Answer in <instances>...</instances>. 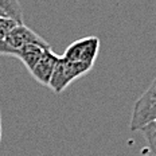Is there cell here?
Returning a JSON list of instances; mask_svg holds the SVG:
<instances>
[{
  "mask_svg": "<svg viewBox=\"0 0 156 156\" xmlns=\"http://www.w3.org/2000/svg\"><path fill=\"white\" fill-rule=\"evenodd\" d=\"M154 121H156V77L133 105L131 131H140L143 126Z\"/></svg>",
  "mask_w": 156,
  "mask_h": 156,
  "instance_id": "6da1fadb",
  "label": "cell"
},
{
  "mask_svg": "<svg viewBox=\"0 0 156 156\" xmlns=\"http://www.w3.org/2000/svg\"><path fill=\"white\" fill-rule=\"evenodd\" d=\"M90 70L92 69L85 66V65L69 62V61L63 59L62 57H59L57 65H55V69L53 71V76H51L48 87H50L54 93L59 94V93H62L73 81H76L77 78H80L82 76H85Z\"/></svg>",
  "mask_w": 156,
  "mask_h": 156,
  "instance_id": "7a4b0ae2",
  "label": "cell"
},
{
  "mask_svg": "<svg viewBox=\"0 0 156 156\" xmlns=\"http://www.w3.org/2000/svg\"><path fill=\"white\" fill-rule=\"evenodd\" d=\"M100 39L97 37H85L73 42L65 50L62 55L63 59L74 63H81L93 69L96 58L100 51Z\"/></svg>",
  "mask_w": 156,
  "mask_h": 156,
  "instance_id": "3957f363",
  "label": "cell"
},
{
  "mask_svg": "<svg viewBox=\"0 0 156 156\" xmlns=\"http://www.w3.org/2000/svg\"><path fill=\"white\" fill-rule=\"evenodd\" d=\"M5 42L15 50H19L20 47L26 46V44H41V46L50 47V44L47 43L42 37H39L35 31H32L30 27H27L24 23H19L16 27L12 30L4 39Z\"/></svg>",
  "mask_w": 156,
  "mask_h": 156,
  "instance_id": "277c9868",
  "label": "cell"
},
{
  "mask_svg": "<svg viewBox=\"0 0 156 156\" xmlns=\"http://www.w3.org/2000/svg\"><path fill=\"white\" fill-rule=\"evenodd\" d=\"M58 59H59V55H57L55 53L51 51V48H48V50L44 51V54L42 55V58L38 61V63L35 65L34 69H32L30 73L39 83H42V85H44V86H48Z\"/></svg>",
  "mask_w": 156,
  "mask_h": 156,
  "instance_id": "5b68a950",
  "label": "cell"
},
{
  "mask_svg": "<svg viewBox=\"0 0 156 156\" xmlns=\"http://www.w3.org/2000/svg\"><path fill=\"white\" fill-rule=\"evenodd\" d=\"M50 47L46 46H41V44H26V46L20 47L18 50L16 58L23 62V65L28 69V71H31L34 69V66L38 63V61L42 58V55L44 54V51L48 50Z\"/></svg>",
  "mask_w": 156,
  "mask_h": 156,
  "instance_id": "8992f818",
  "label": "cell"
},
{
  "mask_svg": "<svg viewBox=\"0 0 156 156\" xmlns=\"http://www.w3.org/2000/svg\"><path fill=\"white\" fill-rule=\"evenodd\" d=\"M0 8L5 12L9 18L18 20L19 23H24L23 19V9L19 3V0H0Z\"/></svg>",
  "mask_w": 156,
  "mask_h": 156,
  "instance_id": "52a82bcc",
  "label": "cell"
},
{
  "mask_svg": "<svg viewBox=\"0 0 156 156\" xmlns=\"http://www.w3.org/2000/svg\"><path fill=\"white\" fill-rule=\"evenodd\" d=\"M140 132L143 133L145 140H147L151 152L154 154V156H156V121L149 122L145 126H143Z\"/></svg>",
  "mask_w": 156,
  "mask_h": 156,
  "instance_id": "ba28073f",
  "label": "cell"
},
{
  "mask_svg": "<svg viewBox=\"0 0 156 156\" xmlns=\"http://www.w3.org/2000/svg\"><path fill=\"white\" fill-rule=\"evenodd\" d=\"M18 24H19L18 20L9 18V16H7V15L0 16V39L4 41L5 37H7V35L14 30Z\"/></svg>",
  "mask_w": 156,
  "mask_h": 156,
  "instance_id": "9c48e42d",
  "label": "cell"
},
{
  "mask_svg": "<svg viewBox=\"0 0 156 156\" xmlns=\"http://www.w3.org/2000/svg\"><path fill=\"white\" fill-rule=\"evenodd\" d=\"M0 54H2V55H14V57H16L18 50L12 48L5 41L0 39Z\"/></svg>",
  "mask_w": 156,
  "mask_h": 156,
  "instance_id": "30bf717a",
  "label": "cell"
},
{
  "mask_svg": "<svg viewBox=\"0 0 156 156\" xmlns=\"http://www.w3.org/2000/svg\"><path fill=\"white\" fill-rule=\"evenodd\" d=\"M4 15H5V12H4V11H3V9H2V8H0V16H4Z\"/></svg>",
  "mask_w": 156,
  "mask_h": 156,
  "instance_id": "8fae6325",
  "label": "cell"
}]
</instances>
